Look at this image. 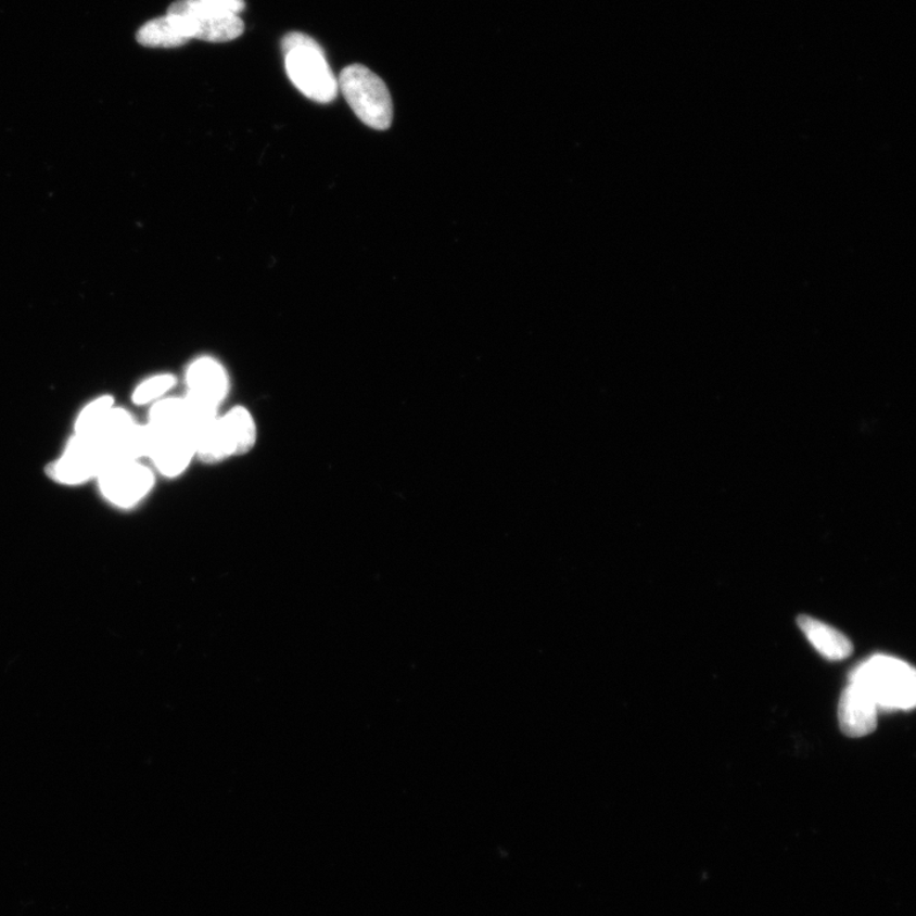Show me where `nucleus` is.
Listing matches in <instances>:
<instances>
[{"label":"nucleus","mask_w":916,"mask_h":916,"mask_svg":"<svg viewBox=\"0 0 916 916\" xmlns=\"http://www.w3.org/2000/svg\"><path fill=\"white\" fill-rule=\"evenodd\" d=\"M285 71L292 84L309 100L329 103L339 91L320 43L302 33L285 35L282 41Z\"/></svg>","instance_id":"obj_1"},{"label":"nucleus","mask_w":916,"mask_h":916,"mask_svg":"<svg viewBox=\"0 0 916 916\" xmlns=\"http://www.w3.org/2000/svg\"><path fill=\"white\" fill-rule=\"evenodd\" d=\"M188 393L206 398L214 404L224 403L229 391L226 368L217 359L198 358L188 368Z\"/></svg>","instance_id":"obj_9"},{"label":"nucleus","mask_w":916,"mask_h":916,"mask_svg":"<svg viewBox=\"0 0 916 916\" xmlns=\"http://www.w3.org/2000/svg\"><path fill=\"white\" fill-rule=\"evenodd\" d=\"M102 456L90 441L73 435L53 467V478L63 485H80L96 479L102 469Z\"/></svg>","instance_id":"obj_7"},{"label":"nucleus","mask_w":916,"mask_h":916,"mask_svg":"<svg viewBox=\"0 0 916 916\" xmlns=\"http://www.w3.org/2000/svg\"><path fill=\"white\" fill-rule=\"evenodd\" d=\"M852 683L860 685L878 708L913 709L916 700L915 671L904 661L876 656L854 671Z\"/></svg>","instance_id":"obj_2"},{"label":"nucleus","mask_w":916,"mask_h":916,"mask_svg":"<svg viewBox=\"0 0 916 916\" xmlns=\"http://www.w3.org/2000/svg\"><path fill=\"white\" fill-rule=\"evenodd\" d=\"M137 41L147 48H180L187 46L189 37L183 34L171 14L151 20L139 28Z\"/></svg>","instance_id":"obj_12"},{"label":"nucleus","mask_w":916,"mask_h":916,"mask_svg":"<svg viewBox=\"0 0 916 916\" xmlns=\"http://www.w3.org/2000/svg\"><path fill=\"white\" fill-rule=\"evenodd\" d=\"M221 441L228 457L242 456L254 448L257 433L256 423L246 408L238 406L228 410L218 419Z\"/></svg>","instance_id":"obj_10"},{"label":"nucleus","mask_w":916,"mask_h":916,"mask_svg":"<svg viewBox=\"0 0 916 916\" xmlns=\"http://www.w3.org/2000/svg\"><path fill=\"white\" fill-rule=\"evenodd\" d=\"M115 406L113 396H100L86 405L74 423V435L88 437Z\"/></svg>","instance_id":"obj_14"},{"label":"nucleus","mask_w":916,"mask_h":916,"mask_svg":"<svg viewBox=\"0 0 916 916\" xmlns=\"http://www.w3.org/2000/svg\"><path fill=\"white\" fill-rule=\"evenodd\" d=\"M798 626L806 635L811 645L814 646L825 659L841 661L848 659L853 652V646L844 634L834 627L819 622V620L802 615L797 620Z\"/></svg>","instance_id":"obj_11"},{"label":"nucleus","mask_w":916,"mask_h":916,"mask_svg":"<svg viewBox=\"0 0 916 916\" xmlns=\"http://www.w3.org/2000/svg\"><path fill=\"white\" fill-rule=\"evenodd\" d=\"M167 13L179 17L190 40L227 42L238 39L245 25L239 14L212 9L198 0H177Z\"/></svg>","instance_id":"obj_4"},{"label":"nucleus","mask_w":916,"mask_h":916,"mask_svg":"<svg viewBox=\"0 0 916 916\" xmlns=\"http://www.w3.org/2000/svg\"><path fill=\"white\" fill-rule=\"evenodd\" d=\"M176 385V377L168 373L156 374L150 377L139 383L135 393H132L131 400L137 405L154 404L164 398L168 391Z\"/></svg>","instance_id":"obj_15"},{"label":"nucleus","mask_w":916,"mask_h":916,"mask_svg":"<svg viewBox=\"0 0 916 916\" xmlns=\"http://www.w3.org/2000/svg\"><path fill=\"white\" fill-rule=\"evenodd\" d=\"M339 90L361 122L369 128L386 130L394 117L393 100L383 80L367 66H346L338 80Z\"/></svg>","instance_id":"obj_3"},{"label":"nucleus","mask_w":916,"mask_h":916,"mask_svg":"<svg viewBox=\"0 0 916 916\" xmlns=\"http://www.w3.org/2000/svg\"><path fill=\"white\" fill-rule=\"evenodd\" d=\"M838 716L841 733L848 737L861 738L877 728L878 707L860 685L851 682L841 694Z\"/></svg>","instance_id":"obj_8"},{"label":"nucleus","mask_w":916,"mask_h":916,"mask_svg":"<svg viewBox=\"0 0 916 916\" xmlns=\"http://www.w3.org/2000/svg\"><path fill=\"white\" fill-rule=\"evenodd\" d=\"M147 424L160 431L181 430V428L189 430L183 398L164 397L154 403Z\"/></svg>","instance_id":"obj_13"},{"label":"nucleus","mask_w":916,"mask_h":916,"mask_svg":"<svg viewBox=\"0 0 916 916\" xmlns=\"http://www.w3.org/2000/svg\"><path fill=\"white\" fill-rule=\"evenodd\" d=\"M148 427L152 432V448L148 458H151L161 475L169 479L180 476L196 457L193 434L188 428L160 431Z\"/></svg>","instance_id":"obj_6"},{"label":"nucleus","mask_w":916,"mask_h":916,"mask_svg":"<svg viewBox=\"0 0 916 916\" xmlns=\"http://www.w3.org/2000/svg\"><path fill=\"white\" fill-rule=\"evenodd\" d=\"M102 497L123 509L136 507L151 493L154 474L140 461H116L103 467L98 476Z\"/></svg>","instance_id":"obj_5"},{"label":"nucleus","mask_w":916,"mask_h":916,"mask_svg":"<svg viewBox=\"0 0 916 916\" xmlns=\"http://www.w3.org/2000/svg\"><path fill=\"white\" fill-rule=\"evenodd\" d=\"M198 2L233 14H240L246 7L245 0H198Z\"/></svg>","instance_id":"obj_16"}]
</instances>
